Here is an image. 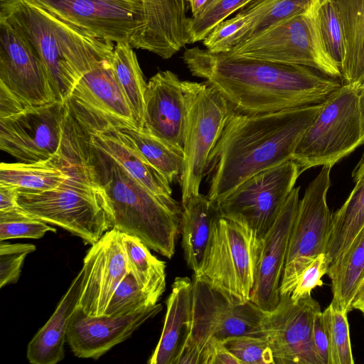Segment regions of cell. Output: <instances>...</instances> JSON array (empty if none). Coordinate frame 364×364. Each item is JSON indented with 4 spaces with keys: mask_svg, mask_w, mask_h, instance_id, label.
Masks as SVG:
<instances>
[{
    "mask_svg": "<svg viewBox=\"0 0 364 364\" xmlns=\"http://www.w3.org/2000/svg\"><path fill=\"white\" fill-rule=\"evenodd\" d=\"M57 230L47 223L26 212L19 205L0 211V240L9 239H40L47 232H56Z\"/></svg>",
    "mask_w": 364,
    "mask_h": 364,
    "instance_id": "36",
    "label": "cell"
},
{
    "mask_svg": "<svg viewBox=\"0 0 364 364\" xmlns=\"http://www.w3.org/2000/svg\"><path fill=\"white\" fill-rule=\"evenodd\" d=\"M186 104L181 205L200 194L209 156L232 111L228 102L205 83L182 80Z\"/></svg>",
    "mask_w": 364,
    "mask_h": 364,
    "instance_id": "9",
    "label": "cell"
},
{
    "mask_svg": "<svg viewBox=\"0 0 364 364\" xmlns=\"http://www.w3.org/2000/svg\"><path fill=\"white\" fill-rule=\"evenodd\" d=\"M140 6L142 28L129 45L169 59L190 44L187 0H132Z\"/></svg>",
    "mask_w": 364,
    "mask_h": 364,
    "instance_id": "22",
    "label": "cell"
},
{
    "mask_svg": "<svg viewBox=\"0 0 364 364\" xmlns=\"http://www.w3.org/2000/svg\"><path fill=\"white\" fill-rule=\"evenodd\" d=\"M326 328L330 364H353L348 312L331 303L322 312Z\"/></svg>",
    "mask_w": 364,
    "mask_h": 364,
    "instance_id": "35",
    "label": "cell"
},
{
    "mask_svg": "<svg viewBox=\"0 0 364 364\" xmlns=\"http://www.w3.org/2000/svg\"><path fill=\"white\" fill-rule=\"evenodd\" d=\"M153 305L155 304L129 272L114 291L105 315L111 317L129 315Z\"/></svg>",
    "mask_w": 364,
    "mask_h": 364,
    "instance_id": "39",
    "label": "cell"
},
{
    "mask_svg": "<svg viewBox=\"0 0 364 364\" xmlns=\"http://www.w3.org/2000/svg\"><path fill=\"white\" fill-rule=\"evenodd\" d=\"M58 20L114 43L133 42L143 18L132 0H29Z\"/></svg>",
    "mask_w": 364,
    "mask_h": 364,
    "instance_id": "13",
    "label": "cell"
},
{
    "mask_svg": "<svg viewBox=\"0 0 364 364\" xmlns=\"http://www.w3.org/2000/svg\"><path fill=\"white\" fill-rule=\"evenodd\" d=\"M321 107L322 103L256 115L232 111L208 160L206 174L213 172L209 200L215 203L253 175L291 160Z\"/></svg>",
    "mask_w": 364,
    "mask_h": 364,
    "instance_id": "2",
    "label": "cell"
},
{
    "mask_svg": "<svg viewBox=\"0 0 364 364\" xmlns=\"http://www.w3.org/2000/svg\"><path fill=\"white\" fill-rule=\"evenodd\" d=\"M318 22L325 48L341 70L345 57L343 31L338 12L331 0H321Z\"/></svg>",
    "mask_w": 364,
    "mask_h": 364,
    "instance_id": "38",
    "label": "cell"
},
{
    "mask_svg": "<svg viewBox=\"0 0 364 364\" xmlns=\"http://www.w3.org/2000/svg\"><path fill=\"white\" fill-rule=\"evenodd\" d=\"M328 264L325 253L318 255L314 260L303 271L299 277L296 286L291 294V298L297 300L311 296V291L323 283L322 277L326 274Z\"/></svg>",
    "mask_w": 364,
    "mask_h": 364,
    "instance_id": "43",
    "label": "cell"
},
{
    "mask_svg": "<svg viewBox=\"0 0 364 364\" xmlns=\"http://www.w3.org/2000/svg\"><path fill=\"white\" fill-rule=\"evenodd\" d=\"M364 177V155L352 173L354 182L360 181Z\"/></svg>",
    "mask_w": 364,
    "mask_h": 364,
    "instance_id": "51",
    "label": "cell"
},
{
    "mask_svg": "<svg viewBox=\"0 0 364 364\" xmlns=\"http://www.w3.org/2000/svg\"><path fill=\"white\" fill-rule=\"evenodd\" d=\"M321 1L312 0L302 11L248 38L225 54L304 65L331 77L342 78L340 68L327 53L321 38Z\"/></svg>",
    "mask_w": 364,
    "mask_h": 364,
    "instance_id": "7",
    "label": "cell"
},
{
    "mask_svg": "<svg viewBox=\"0 0 364 364\" xmlns=\"http://www.w3.org/2000/svg\"><path fill=\"white\" fill-rule=\"evenodd\" d=\"M341 20L345 45L341 67L344 84L364 81V0H331Z\"/></svg>",
    "mask_w": 364,
    "mask_h": 364,
    "instance_id": "27",
    "label": "cell"
},
{
    "mask_svg": "<svg viewBox=\"0 0 364 364\" xmlns=\"http://www.w3.org/2000/svg\"><path fill=\"white\" fill-rule=\"evenodd\" d=\"M319 311L311 296L294 300L286 295L273 311L264 313L262 331L275 364H321L314 339V320Z\"/></svg>",
    "mask_w": 364,
    "mask_h": 364,
    "instance_id": "15",
    "label": "cell"
},
{
    "mask_svg": "<svg viewBox=\"0 0 364 364\" xmlns=\"http://www.w3.org/2000/svg\"><path fill=\"white\" fill-rule=\"evenodd\" d=\"M299 191V186L293 188L274 223L262 238L250 301L264 312L273 311L279 301V286L300 200Z\"/></svg>",
    "mask_w": 364,
    "mask_h": 364,
    "instance_id": "19",
    "label": "cell"
},
{
    "mask_svg": "<svg viewBox=\"0 0 364 364\" xmlns=\"http://www.w3.org/2000/svg\"><path fill=\"white\" fill-rule=\"evenodd\" d=\"M359 86L343 84L322 103L291 157L301 173L318 166L333 167L364 144L358 107Z\"/></svg>",
    "mask_w": 364,
    "mask_h": 364,
    "instance_id": "8",
    "label": "cell"
},
{
    "mask_svg": "<svg viewBox=\"0 0 364 364\" xmlns=\"http://www.w3.org/2000/svg\"><path fill=\"white\" fill-rule=\"evenodd\" d=\"M68 176L60 147L52 158L32 163H1L0 183L16 186L18 191L41 192L58 187Z\"/></svg>",
    "mask_w": 364,
    "mask_h": 364,
    "instance_id": "28",
    "label": "cell"
},
{
    "mask_svg": "<svg viewBox=\"0 0 364 364\" xmlns=\"http://www.w3.org/2000/svg\"><path fill=\"white\" fill-rule=\"evenodd\" d=\"M112 64L132 110L136 126L138 129L141 130L144 125L147 82L136 53L129 43H115Z\"/></svg>",
    "mask_w": 364,
    "mask_h": 364,
    "instance_id": "32",
    "label": "cell"
},
{
    "mask_svg": "<svg viewBox=\"0 0 364 364\" xmlns=\"http://www.w3.org/2000/svg\"><path fill=\"white\" fill-rule=\"evenodd\" d=\"M181 82L170 70L159 71L149 79L142 130L183 156L187 111Z\"/></svg>",
    "mask_w": 364,
    "mask_h": 364,
    "instance_id": "21",
    "label": "cell"
},
{
    "mask_svg": "<svg viewBox=\"0 0 364 364\" xmlns=\"http://www.w3.org/2000/svg\"><path fill=\"white\" fill-rule=\"evenodd\" d=\"M129 272L156 304L166 290V263L153 255L138 237L122 233Z\"/></svg>",
    "mask_w": 364,
    "mask_h": 364,
    "instance_id": "31",
    "label": "cell"
},
{
    "mask_svg": "<svg viewBox=\"0 0 364 364\" xmlns=\"http://www.w3.org/2000/svg\"><path fill=\"white\" fill-rule=\"evenodd\" d=\"M67 113V102L56 100L0 118V149L21 162L52 158L60 147Z\"/></svg>",
    "mask_w": 364,
    "mask_h": 364,
    "instance_id": "14",
    "label": "cell"
},
{
    "mask_svg": "<svg viewBox=\"0 0 364 364\" xmlns=\"http://www.w3.org/2000/svg\"><path fill=\"white\" fill-rule=\"evenodd\" d=\"M351 309L358 310L364 316V281L360 285L353 300Z\"/></svg>",
    "mask_w": 364,
    "mask_h": 364,
    "instance_id": "49",
    "label": "cell"
},
{
    "mask_svg": "<svg viewBox=\"0 0 364 364\" xmlns=\"http://www.w3.org/2000/svg\"><path fill=\"white\" fill-rule=\"evenodd\" d=\"M120 128V127H119ZM147 161L171 184L181 178L183 156L154 135L135 128H120Z\"/></svg>",
    "mask_w": 364,
    "mask_h": 364,
    "instance_id": "33",
    "label": "cell"
},
{
    "mask_svg": "<svg viewBox=\"0 0 364 364\" xmlns=\"http://www.w3.org/2000/svg\"><path fill=\"white\" fill-rule=\"evenodd\" d=\"M264 311L250 300L234 304L204 282L193 279L191 330L176 364H200L202 351L213 338L264 336L261 323Z\"/></svg>",
    "mask_w": 364,
    "mask_h": 364,
    "instance_id": "10",
    "label": "cell"
},
{
    "mask_svg": "<svg viewBox=\"0 0 364 364\" xmlns=\"http://www.w3.org/2000/svg\"><path fill=\"white\" fill-rule=\"evenodd\" d=\"M247 23L240 11L233 17L218 23L202 41L205 49L213 53H225L239 43Z\"/></svg>",
    "mask_w": 364,
    "mask_h": 364,
    "instance_id": "41",
    "label": "cell"
},
{
    "mask_svg": "<svg viewBox=\"0 0 364 364\" xmlns=\"http://www.w3.org/2000/svg\"><path fill=\"white\" fill-rule=\"evenodd\" d=\"M189 2V0H187Z\"/></svg>",
    "mask_w": 364,
    "mask_h": 364,
    "instance_id": "52",
    "label": "cell"
},
{
    "mask_svg": "<svg viewBox=\"0 0 364 364\" xmlns=\"http://www.w3.org/2000/svg\"><path fill=\"white\" fill-rule=\"evenodd\" d=\"M358 107L360 114L362 136L364 138V81L360 84L358 88Z\"/></svg>",
    "mask_w": 364,
    "mask_h": 364,
    "instance_id": "50",
    "label": "cell"
},
{
    "mask_svg": "<svg viewBox=\"0 0 364 364\" xmlns=\"http://www.w3.org/2000/svg\"><path fill=\"white\" fill-rule=\"evenodd\" d=\"M82 292L78 306L90 316L105 315L117 287L129 273L122 232H106L83 259Z\"/></svg>",
    "mask_w": 364,
    "mask_h": 364,
    "instance_id": "17",
    "label": "cell"
},
{
    "mask_svg": "<svg viewBox=\"0 0 364 364\" xmlns=\"http://www.w3.org/2000/svg\"><path fill=\"white\" fill-rule=\"evenodd\" d=\"M331 166H323L299 200L279 286V296L291 295L303 271L325 253L332 214L327 204Z\"/></svg>",
    "mask_w": 364,
    "mask_h": 364,
    "instance_id": "11",
    "label": "cell"
},
{
    "mask_svg": "<svg viewBox=\"0 0 364 364\" xmlns=\"http://www.w3.org/2000/svg\"><path fill=\"white\" fill-rule=\"evenodd\" d=\"M363 281H364V280H363Z\"/></svg>",
    "mask_w": 364,
    "mask_h": 364,
    "instance_id": "54",
    "label": "cell"
},
{
    "mask_svg": "<svg viewBox=\"0 0 364 364\" xmlns=\"http://www.w3.org/2000/svg\"><path fill=\"white\" fill-rule=\"evenodd\" d=\"M314 339L321 364H330L328 337L321 311L314 316Z\"/></svg>",
    "mask_w": 364,
    "mask_h": 364,
    "instance_id": "45",
    "label": "cell"
},
{
    "mask_svg": "<svg viewBox=\"0 0 364 364\" xmlns=\"http://www.w3.org/2000/svg\"><path fill=\"white\" fill-rule=\"evenodd\" d=\"M166 304L161 337L149 364H176L191 330L193 280L188 277H176Z\"/></svg>",
    "mask_w": 364,
    "mask_h": 364,
    "instance_id": "24",
    "label": "cell"
},
{
    "mask_svg": "<svg viewBox=\"0 0 364 364\" xmlns=\"http://www.w3.org/2000/svg\"><path fill=\"white\" fill-rule=\"evenodd\" d=\"M3 1V0H0V1Z\"/></svg>",
    "mask_w": 364,
    "mask_h": 364,
    "instance_id": "53",
    "label": "cell"
},
{
    "mask_svg": "<svg viewBox=\"0 0 364 364\" xmlns=\"http://www.w3.org/2000/svg\"><path fill=\"white\" fill-rule=\"evenodd\" d=\"M181 205V245L186 264L195 273L203 258L218 212L208 196L201 193Z\"/></svg>",
    "mask_w": 364,
    "mask_h": 364,
    "instance_id": "26",
    "label": "cell"
},
{
    "mask_svg": "<svg viewBox=\"0 0 364 364\" xmlns=\"http://www.w3.org/2000/svg\"><path fill=\"white\" fill-rule=\"evenodd\" d=\"M216 0H189L191 18H196L202 14Z\"/></svg>",
    "mask_w": 364,
    "mask_h": 364,
    "instance_id": "48",
    "label": "cell"
},
{
    "mask_svg": "<svg viewBox=\"0 0 364 364\" xmlns=\"http://www.w3.org/2000/svg\"><path fill=\"white\" fill-rule=\"evenodd\" d=\"M162 309V305L157 303L129 315L111 317L90 316L77 307L69 321L66 341L75 356L98 359L129 338Z\"/></svg>",
    "mask_w": 364,
    "mask_h": 364,
    "instance_id": "20",
    "label": "cell"
},
{
    "mask_svg": "<svg viewBox=\"0 0 364 364\" xmlns=\"http://www.w3.org/2000/svg\"><path fill=\"white\" fill-rule=\"evenodd\" d=\"M75 119L85 161L112 210L113 228L138 237L149 249L171 259L180 233L182 205L172 197L156 195L140 183L93 143L83 125Z\"/></svg>",
    "mask_w": 364,
    "mask_h": 364,
    "instance_id": "3",
    "label": "cell"
},
{
    "mask_svg": "<svg viewBox=\"0 0 364 364\" xmlns=\"http://www.w3.org/2000/svg\"><path fill=\"white\" fill-rule=\"evenodd\" d=\"M0 18L43 63L58 101L67 102L83 75L112 59L115 43L66 24L29 0L1 1Z\"/></svg>",
    "mask_w": 364,
    "mask_h": 364,
    "instance_id": "5",
    "label": "cell"
},
{
    "mask_svg": "<svg viewBox=\"0 0 364 364\" xmlns=\"http://www.w3.org/2000/svg\"><path fill=\"white\" fill-rule=\"evenodd\" d=\"M301 173L299 166L288 160L253 175L214 204L220 215L244 223L262 238Z\"/></svg>",
    "mask_w": 364,
    "mask_h": 364,
    "instance_id": "12",
    "label": "cell"
},
{
    "mask_svg": "<svg viewBox=\"0 0 364 364\" xmlns=\"http://www.w3.org/2000/svg\"><path fill=\"white\" fill-rule=\"evenodd\" d=\"M73 114L85 128L91 141L140 183L156 195L172 197L171 183L147 161L119 127L105 122L87 120Z\"/></svg>",
    "mask_w": 364,
    "mask_h": 364,
    "instance_id": "23",
    "label": "cell"
},
{
    "mask_svg": "<svg viewBox=\"0 0 364 364\" xmlns=\"http://www.w3.org/2000/svg\"><path fill=\"white\" fill-rule=\"evenodd\" d=\"M364 227V177L356 184L343 205L332 215L325 251L327 272L342 257Z\"/></svg>",
    "mask_w": 364,
    "mask_h": 364,
    "instance_id": "29",
    "label": "cell"
},
{
    "mask_svg": "<svg viewBox=\"0 0 364 364\" xmlns=\"http://www.w3.org/2000/svg\"><path fill=\"white\" fill-rule=\"evenodd\" d=\"M254 1L216 0L200 16L191 17L188 28L190 44L202 41L218 23Z\"/></svg>",
    "mask_w": 364,
    "mask_h": 364,
    "instance_id": "37",
    "label": "cell"
},
{
    "mask_svg": "<svg viewBox=\"0 0 364 364\" xmlns=\"http://www.w3.org/2000/svg\"><path fill=\"white\" fill-rule=\"evenodd\" d=\"M112 61H102L82 76L66 102L68 107L75 115L87 120L137 129Z\"/></svg>",
    "mask_w": 364,
    "mask_h": 364,
    "instance_id": "18",
    "label": "cell"
},
{
    "mask_svg": "<svg viewBox=\"0 0 364 364\" xmlns=\"http://www.w3.org/2000/svg\"><path fill=\"white\" fill-rule=\"evenodd\" d=\"M18 187L0 183V211H4L18 206L17 203Z\"/></svg>",
    "mask_w": 364,
    "mask_h": 364,
    "instance_id": "47",
    "label": "cell"
},
{
    "mask_svg": "<svg viewBox=\"0 0 364 364\" xmlns=\"http://www.w3.org/2000/svg\"><path fill=\"white\" fill-rule=\"evenodd\" d=\"M84 272L71 282L55 311L28 344L26 357L31 364H56L65 357L64 344L69 321L78 306Z\"/></svg>",
    "mask_w": 364,
    "mask_h": 364,
    "instance_id": "25",
    "label": "cell"
},
{
    "mask_svg": "<svg viewBox=\"0 0 364 364\" xmlns=\"http://www.w3.org/2000/svg\"><path fill=\"white\" fill-rule=\"evenodd\" d=\"M0 85L26 107L56 101L46 69L23 38L0 18Z\"/></svg>",
    "mask_w": 364,
    "mask_h": 364,
    "instance_id": "16",
    "label": "cell"
},
{
    "mask_svg": "<svg viewBox=\"0 0 364 364\" xmlns=\"http://www.w3.org/2000/svg\"><path fill=\"white\" fill-rule=\"evenodd\" d=\"M60 149L65 158L68 178L53 189L18 191L17 203L32 215L92 245L113 228L114 215L103 188L85 161L76 120L69 109Z\"/></svg>",
    "mask_w": 364,
    "mask_h": 364,
    "instance_id": "4",
    "label": "cell"
},
{
    "mask_svg": "<svg viewBox=\"0 0 364 364\" xmlns=\"http://www.w3.org/2000/svg\"><path fill=\"white\" fill-rule=\"evenodd\" d=\"M311 1L312 0H255L240 10L247 18V23L239 43L302 11Z\"/></svg>",
    "mask_w": 364,
    "mask_h": 364,
    "instance_id": "34",
    "label": "cell"
},
{
    "mask_svg": "<svg viewBox=\"0 0 364 364\" xmlns=\"http://www.w3.org/2000/svg\"><path fill=\"white\" fill-rule=\"evenodd\" d=\"M262 239L239 220L216 216L209 242L193 278L208 284L230 302L250 300Z\"/></svg>",
    "mask_w": 364,
    "mask_h": 364,
    "instance_id": "6",
    "label": "cell"
},
{
    "mask_svg": "<svg viewBox=\"0 0 364 364\" xmlns=\"http://www.w3.org/2000/svg\"><path fill=\"white\" fill-rule=\"evenodd\" d=\"M182 59L193 76L217 90L233 112L245 115L321 104L343 85L307 66L232 57L198 46L186 49Z\"/></svg>",
    "mask_w": 364,
    "mask_h": 364,
    "instance_id": "1",
    "label": "cell"
},
{
    "mask_svg": "<svg viewBox=\"0 0 364 364\" xmlns=\"http://www.w3.org/2000/svg\"><path fill=\"white\" fill-rule=\"evenodd\" d=\"M331 280V303L348 313L364 280V227L341 259L326 273Z\"/></svg>",
    "mask_w": 364,
    "mask_h": 364,
    "instance_id": "30",
    "label": "cell"
},
{
    "mask_svg": "<svg viewBox=\"0 0 364 364\" xmlns=\"http://www.w3.org/2000/svg\"><path fill=\"white\" fill-rule=\"evenodd\" d=\"M223 342L241 364H275L270 346L264 336H236Z\"/></svg>",
    "mask_w": 364,
    "mask_h": 364,
    "instance_id": "40",
    "label": "cell"
},
{
    "mask_svg": "<svg viewBox=\"0 0 364 364\" xmlns=\"http://www.w3.org/2000/svg\"><path fill=\"white\" fill-rule=\"evenodd\" d=\"M200 364H241L226 348L223 341L217 338L209 340L204 347Z\"/></svg>",
    "mask_w": 364,
    "mask_h": 364,
    "instance_id": "44",
    "label": "cell"
},
{
    "mask_svg": "<svg viewBox=\"0 0 364 364\" xmlns=\"http://www.w3.org/2000/svg\"><path fill=\"white\" fill-rule=\"evenodd\" d=\"M27 108L4 86L0 85V118L7 117Z\"/></svg>",
    "mask_w": 364,
    "mask_h": 364,
    "instance_id": "46",
    "label": "cell"
},
{
    "mask_svg": "<svg viewBox=\"0 0 364 364\" xmlns=\"http://www.w3.org/2000/svg\"><path fill=\"white\" fill-rule=\"evenodd\" d=\"M32 244L0 243V287L16 283L21 275L26 257L36 250Z\"/></svg>",
    "mask_w": 364,
    "mask_h": 364,
    "instance_id": "42",
    "label": "cell"
}]
</instances>
